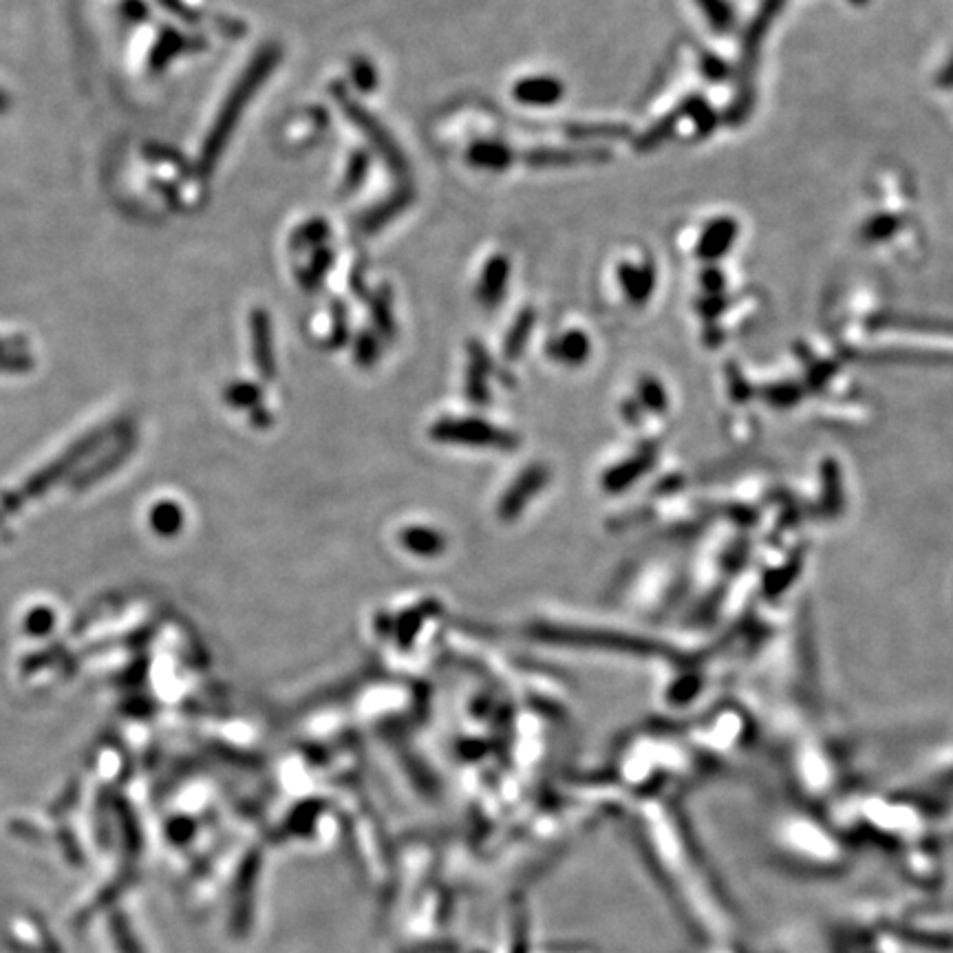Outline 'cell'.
Returning a JSON list of instances; mask_svg holds the SVG:
<instances>
[{
    "instance_id": "3957f363",
    "label": "cell",
    "mask_w": 953,
    "mask_h": 953,
    "mask_svg": "<svg viewBox=\"0 0 953 953\" xmlns=\"http://www.w3.org/2000/svg\"><path fill=\"white\" fill-rule=\"evenodd\" d=\"M528 488H534V475L532 473L523 475L517 481V486L506 492V497H503L501 506H499L501 517L512 519V517L519 515V510L523 508V503H526V499H528Z\"/></svg>"
},
{
    "instance_id": "5b68a950",
    "label": "cell",
    "mask_w": 953,
    "mask_h": 953,
    "mask_svg": "<svg viewBox=\"0 0 953 953\" xmlns=\"http://www.w3.org/2000/svg\"><path fill=\"white\" fill-rule=\"evenodd\" d=\"M506 272H508V267L503 261H492L490 267H488V272H486V278H484V287H481V294H484L486 298H497L499 292H501V287H503V281H506Z\"/></svg>"
},
{
    "instance_id": "277c9868",
    "label": "cell",
    "mask_w": 953,
    "mask_h": 953,
    "mask_svg": "<svg viewBox=\"0 0 953 953\" xmlns=\"http://www.w3.org/2000/svg\"><path fill=\"white\" fill-rule=\"evenodd\" d=\"M556 93L552 80H523L517 87V98L523 102H552Z\"/></svg>"
},
{
    "instance_id": "7a4b0ae2",
    "label": "cell",
    "mask_w": 953,
    "mask_h": 953,
    "mask_svg": "<svg viewBox=\"0 0 953 953\" xmlns=\"http://www.w3.org/2000/svg\"><path fill=\"white\" fill-rule=\"evenodd\" d=\"M402 543H404L406 548H409L411 552L431 556V554H437L439 550H442L444 539L439 537L437 532L428 530V528H424V530H422V528H411L409 532L402 534Z\"/></svg>"
},
{
    "instance_id": "6da1fadb",
    "label": "cell",
    "mask_w": 953,
    "mask_h": 953,
    "mask_svg": "<svg viewBox=\"0 0 953 953\" xmlns=\"http://www.w3.org/2000/svg\"><path fill=\"white\" fill-rule=\"evenodd\" d=\"M433 437L446 444H464L510 451L515 437L481 420H442L433 426Z\"/></svg>"
}]
</instances>
